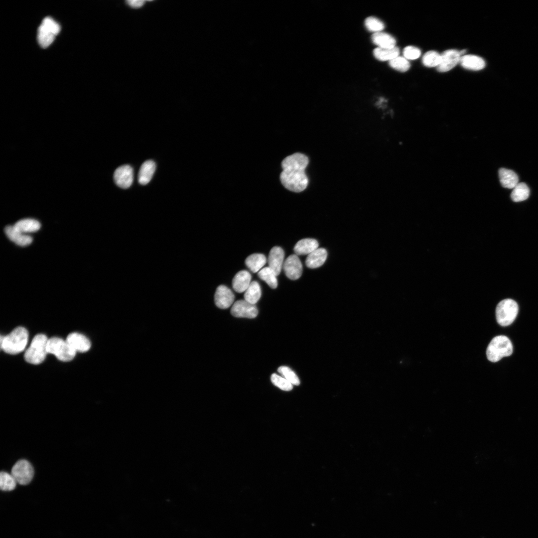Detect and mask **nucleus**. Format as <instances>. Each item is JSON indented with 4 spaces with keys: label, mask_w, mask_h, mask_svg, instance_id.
Returning <instances> with one entry per match:
<instances>
[{
    "label": "nucleus",
    "mask_w": 538,
    "mask_h": 538,
    "mask_svg": "<svg viewBox=\"0 0 538 538\" xmlns=\"http://www.w3.org/2000/svg\"><path fill=\"white\" fill-rule=\"evenodd\" d=\"M284 252L278 246L273 247L270 251L268 262L269 267L274 271L276 275L280 274L284 263Z\"/></svg>",
    "instance_id": "nucleus-14"
},
{
    "label": "nucleus",
    "mask_w": 538,
    "mask_h": 538,
    "mask_svg": "<svg viewBox=\"0 0 538 538\" xmlns=\"http://www.w3.org/2000/svg\"><path fill=\"white\" fill-rule=\"evenodd\" d=\"M14 227L23 233H31L38 231L40 228V223L33 219H24L17 222Z\"/></svg>",
    "instance_id": "nucleus-26"
},
{
    "label": "nucleus",
    "mask_w": 538,
    "mask_h": 538,
    "mask_svg": "<svg viewBox=\"0 0 538 538\" xmlns=\"http://www.w3.org/2000/svg\"><path fill=\"white\" fill-rule=\"evenodd\" d=\"M261 296V289L260 284L256 281H252L249 286L245 291L244 300L252 304H255Z\"/></svg>",
    "instance_id": "nucleus-27"
},
{
    "label": "nucleus",
    "mask_w": 538,
    "mask_h": 538,
    "mask_svg": "<svg viewBox=\"0 0 538 538\" xmlns=\"http://www.w3.org/2000/svg\"><path fill=\"white\" fill-rule=\"evenodd\" d=\"M156 168L155 162L152 160L144 162L140 166L138 174V181L141 185H146L151 180Z\"/></svg>",
    "instance_id": "nucleus-20"
},
{
    "label": "nucleus",
    "mask_w": 538,
    "mask_h": 538,
    "mask_svg": "<svg viewBox=\"0 0 538 538\" xmlns=\"http://www.w3.org/2000/svg\"><path fill=\"white\" fill-rule=\"evenodd\" d=\"M270 379L272 383L274 386L283 391H289L291 390L293 388L292 384L282 376L278 375L276 374H272L271 376Z\"/></svg>",
    "instance_id": "nucleus-33"
},
{
    "label": "nucleus",
    "mask_w": 538,
    "mask_h": 538,
    "mask_svg": "<svg viewBox=\"0 0 538 538\" xmlns=\"http://www.w3.org/2000/svg\"><path fill=\"white\" fill-rule=\"evenodd\" d=\"M235 296L231 290L224 285H219L216 289L214 301L216 306L221 309L229 308L233 303Z\"/></svg>",
    "instance_id": "nucleus-13"
},
{
    "label": "nucleus",
    "mask_w": 538,
    "mask_h": 538,
    "mask_svg": "<svg viewBox=\"0 0 538 538\" xmlns=\"http://www.w3.org/2000/svg\"><path fill=\"white\" fill-rule=\"evenodd\" d=\"M231 313L236 317L254 318L258 314V310L255 304H252L245 300L236 301L233 305Z\"/></svg>",
    "instance_id": "nucleus-9"
},
{
    "label": "nucleus",
    "mask_w": 538,
    "mask_h": 538,
    "mask_svg": "<svg viewBox=\"0 0 538 538\" xmlns=\"http://www.w3.org/2000/svg\"><path fill=\"white\" fill-rule=\"evenodd\" d=\"M60 25L50 17L44 18L37 30V41L42 48L48 47L60 31Z\"/></svg>",
    "instance_id": "nucleus-5"
},
{
    "label": "nucleus",
    "mask_w": 538,
    "mask_h": 538,
    "mask_svg": "<svg viewBox=\"0 0 538 538\" xmlns=\"http://www.w3.org/2000/svg\"><path fill=\"white\" fill-rule=\"evenodd\" d=\"M16 481L11 474L5 472L0 474V487L2 491H9L15 489Z\"/></svg>",
    "instance_id": "nucleus-30"
},
{
    "label": "nucleus",
    "mask_w": 538,
    "mask_h": 538,
    "mask_svg": "<svg viewBox=\"0 0 538 538\" xmlns=\"http://www.w3.org/2000/svg\"><path fill=\"white\" fill-rule=\"evenodd\" d=\"M114 179L116 184L120 188H129L134 179L133 168L129 165H124L118 167L114 172Z\"/></svg>",
    "instance_id": "nucleus-11"
},
{
    "label": "nucleus",
    "mask_w": 538,
    "mask_h": 538,
    "mask_svg": "<svg viewBox=\"0 0 538 538\" xmlns=\"http://www.w3.org/2000/svg\"><path fill=\"white\" fill-rule=\"evenodd\" d=\"M258 276L264 280L270 287L274 289L277 286L276 274L269 267L262 269L258 273Z\"/></svg>",
    "instance_id": "nucleus-29"
},
{
    "label": "nucleus",
    "mask_w": 538,
    "mask_h": 538,
    "mask_svg": "<svg viewBox=\"0 0 538 538\" xmlns=\"http://www.w3.org/2000/svg\"><path fill=\"white\" fill-rule=\"evenodd\" d=\"M389 64L393 68L401 72H405L410 67V64L406 59L399 56L390 60Z\"/></svg>",
    "instance_id": "nucleus-35"
},
{
    "label": "nucleus",
    "mask_w": 538,
    "mask_h": 538,
    "mask_svg": "<svg viewBox=\"0 0 538 538\" xmlns=\"http://www.w3.org/2000/svg\"><path fill=\"white\" fill-rule=\"evenodd\" d=\"M466 50L464 49V50H462L460 51H459V53H460V55H462V54H464L465 53H466Z\"/></svg>",
    "instance_id": "nucleus-38"
},
{
    "label": "nucleus",
    "mask_w": 538,
    "mask_h": 538,
    "mask_svg": "<svg viewBox=\"0 0 538 538\" xmlns=\"http://www.w3.org/2000/svg\"><path fill=\"white\" fill-rule=\"evenodd\" d=\"M399 53V49L396 46L387 48L377 47L373 51L375 58L381 61H390L398 57Z\"/></svg>",
    "instance_id": "nucleus-25"
},
{
    "label": "nucleus",
    "mask_w": 538,
    "mask_h": 538,
    "mask_svg": "<svg viewBox=\"0 0 538 538\" xmlns=\"http://www.w3.org/2000/svg\"><path fill=\"white\" fill-rule=\"evenodd\" d=\"M441 60V55L435 51L426 52L422 57L424 65L428 67H437Z\"/></svg>",
    "instance_id": "nucleus-31"
},
{
    "label": "nucleus",
    "mask_w": 538,
    "mask_h": 538,
    "mask_svg": "<svg viewBox=\"0 0 538 538\" xmlns=\"http://www.w3.org/2000/svg\"><path fill=\"white\" fill-rule=\"evenodd\" d=\"M403 54L405 58L414 60L418 58L420 56L421 51L416 47L408 46L404 49Z\"/></svg>",
    "instance_id": "nucleus-36"
},
{
    "label": "nucleus",
    "mask_w": 538,
    "mask_h": 538,
    "mask_svg": "<svg viewBox=\"0 0 538 538\" xmlns=\"http://www.w3.org/2000/svg\"><path fill=\"white\" fill-rule=\"evenodd\" d=\"M308 163V157L298 152L287 156L282 160L280 179L285 188L295 192H300L306 189L308 179L305 169Z\"/></svg>",
    "instance_id": "nucleus-1"
},
{
    "label": "nucleus",
    "mask_w": 538,
    "mask_h": 538,
    "mask_svg": "<svg viewBox=\"0 0 538 538\" xmlns=\"http://www.w3.org/2000/svg\"><path fill=\"white\" fill-rule=\"evenodd\" d=\"M499 177L502 186L504 188H514L519 183L518 175L510 169L500 168L499 170Z\"/></svg>",
    "instance_id": "nucleus-21"
},
{
    "label": "nucleus",
    "mask_w": 538,
    "mask_h": 538,
    "mask_svg": "<svg viewBox=\"0 0 538 538\" xmlns=\"http://www.w3.org/2000/svg\"><path fill=\"white\" fill-rule=\"evenodd\" d=\"M127 2L132 7L139 8L144 4L145 1L142 0H129L127 1Z\"/></svg>",
    "instance_id": "nucleus-37"
},
{
    "label": "nucleus",
    "mask_w": 538,
    "mask_h": 538,
    "mask_svg": "<svg viewBox=\"0 0 538 538\" xmlns=\"http://www.w3.org/2000/svg\"><path fill=\"white\" fill-rule=\"evenodd\" d=\"M28 338L27 330L22 327L13 329L9 334L0 337V348L9 354H16L25 348Z\"/></svg>",
    "instance_id": "nucleus-2"
},
{
    "label": "nucleus",
    "mask_w": 538,
    "mask_h": 538,
    "mask_svg": "<svg viewBox=\"0 0 538 538\" xmlns=\"http://www.w3.org/2000/svg\"><path fill=\"white\" fill-rule=\"evenodd\" d=\"M318 241L314 239H303L297 242L294 247L296 255H309L318 248Z\"/></svg>",
    "instance_id": "nucleus-19"
},
{
    "label": "nucleus",
    "mask_w": 538,
    "mask_h": 538,
    "mask_svg": "<svg viewBox=\"0 0 538 538\" xmlns=\"http://www.w3.org/2000/svg\"><path fill=\"white\" fill-rule=\"evenodd\" d=\"M460 63L464 68L474 71L481 70L485 66L484 59L474 55H466L461 57Z\"/></svg>",
    "instance_id": "nucleus-22"
},
{
    "label": "nucleus",
    "mask_w": 538,
    "mask_h": 538,
    "mask_svg": "<svg viewBox=\"0 0 538 538\" xmlns=\"http://www.w3.org/2000/svg\"><path fill=\"white\" fill-rule=\"evenodd\" d=\"M66 341L76 351L85 352L89 350L91 343L89 339L84 335L74 332L70 333L66 338Z\"/></svg>",
    "instance_id": "nucleus-16"
},
{
    "label": "nucleus",
    "mask_w": 538,
    "mask_h": 538,
    "mask_svg": "<svg viewBox=\"0 0 538 538\" xmlns=\"http://www.w3.org/2000/svg\"><path fill=\"white\" fill-rule=\"evenodd\" d=\"M267 262L266 256L262 254H253L248 256L245 260V264L254 273L259 272Z\"/></svg>",
    "instance_id": "nucleus-24"
},
{
    "label": "nucleus",
    "mask_w": 538,
    "mask_h": 538,
    "mask_svg": "<svg viewBox=\"0 0 538 538\" xmlns=\"http://www.w3.org/2000/svg\"><path fill=\"white\" fill-rule=\"evenodd\" d=\"M4 232L11 241L20 246H26L32 241L31 236L22 233L14 225L6 226L4 229Z\"/></svg>",
    "instance_id": "nucleus-15"
},
{
    "label": "nucleus",
    "mask_w": 538,
    "mask_h": 538,
    "mask_svg": "<svg viewBox=\"0 0 538 538\" xmlns=\"http://www.w3.org/2000/svg\"><path fill=\"white\" fill-rule=\"evenodd\" d=\"M460 58L459 51L455 49L445 51L441 55L440 62L437 67V70L445 72L451 70L460 62Z\"/></svg>",
    "instance_id": "nucleus-12"
},
{
    "label": "nucleus",
    "mask_w": 538,
    "mask_h": 538,
    "mask_svg": "<svg viewBox=\"0 0 538 538\" xmlns=\"http://www.w3.org/2000/svg\"><path fill=\"white\" fill-rule=\"evenodd\" d=\"M283 269L286 276L292 280L298 279L302 273V265L296 255H291L285 260Z\"/></svg>",
    "instance_id": "nucleus-10"
},
{
    "label": "nucleus",
    "mask_w": 538,
    "mask_h": 538,
    "mask_svg": "<svg viewBox=\"0 0 538 538\" xmlns=\"http://www.w3.org/2000/svg\"><path fill=\"white\" fill-rule=\"evenodd\" d=\"M48 339L42 334L36 335L33 339L30 345L24 354L25 361L32 364H39L45 359L47 351Z\"/></svg>",
    "instance_id": "nucleus-4"
},
{
    "label": "nucleus",
    "mask_w": 538,
    "mask_h": 538,
    "mask_svg": "<svg viewBox=\"0 0 538 538\" xmlns=\"http://www.w3.org/2000/svg\"><path fill=\"white\" fill-rule=\"evenodd\" d=\"M11 474L19 484L26 485L31 481L34 475V469L29 462L21 459L13 466Z\"/></svg>",
    "instance_id": "nucleus-8"
},
{
    "label": "nucleus",
    "mask_w": 538,
    "mask_h": 538,
    "mask_svg": "<svg viewBox=\"0 0 538 538\" xmlns=\"http://www.w3.org/2000/svg\"><path fill=\"white\" fill-rule=\"evenodd\" d=\"M513 351V345L506 336L499 335L493 338L486 350L487 359L492 362H497L504 357L510 356Z\"/></svg>",
    "instance_id": "nucleus-3"
},
{
    "label": "nucleus",
    "mask_w": 538,
    "mask_h": 538,
    "mask_svg": "<svg viewBox=\"0 0 538 538\" xmlns=\"http://www.w3.org/2000/svg\"><path fill=\"white\" fill-rule=\"evenodd\" d=\"M278 372L281 376L286 379L291 384L298 386L300 381L295 373L287 366H280L277 369Z\"/></svg>",
    "instance_id": "nucleus-32"
},
{
    "label": "nucleus",
    "mask_w": 538,
    "mask_h": 538,
    "mask_svg": "<svg viewBox=\"0 0 538 538\" xmlns=\"http://www.w3.org/2000/svg\"><path fill=\"white\" fill-rule=\"evenodd\" d=\"M365 25L369 31L375 33L381 31L385 27L382 21L373 16L368 17L365 19Z\"/></svg>",
    "instance_id": "nucleus-34"
},
{
    "label": "nucleus",
    "mask_w": 538,
    "mask_h": 538,
    "mask_svg": "<svg viewBox=\"0 0 538 538\" xmlns=\"http://www.w3.org/2000/svg\"><path fill=\"white\" fill-rule=\"evenodd\" d=\"M48 353L54 354L59 360L67 362L72 360L76 351L66 341L58 337L48 339L47 345Z\"/></svg>",
    "instance_id": "nucleus-7"
},
{
    "label": "nucleus",
    "mask_w": 538,
    "mask_h": 538,
    "mask_svg": "<svg viewBox=\"0 0 538 538\" xmlns=\"http://www.w3.org/2000/svg\"><path fill=\"white\" fill-rule=\"evenodd\" d=\"M371 38L373 42L380 48H387L396 46V41L394 37L385 32L380 31L374 33Z\"/></svg>",
    "instance_id": "nucleus-23"
},
{
    "label": "nucleus",
    "mask_w": 538,
    "mask_h": 538,
    "mask_svg": "<svg viewBox=\"0 0 538 538\" xmlns=\"http://www.w3.org/2000/svg\"><path fill=\"white\" fill-rule=\"evenodd\" d=\"M252 276L245 270L239 271L234 277L232 286L234 290L239 293L245 292L251 283Z\"/></svg>",
    "instance_id": "nucleus-17"
},
{
    "label": "nucleus",
    "mask_w": 538,
    "mask_h": 538,
    "mask_svg": "<svg viewBox=\"0 0 538 538\" xmlns=\"http://www.w3.org/2000/svg\"><path fill=\"white\" fill-rule=\"evenodd\" d=\"M327 257V251L318 248L308 255L305 260L306 266L310 269L320 267L325 263Z\"/></svg>",
    "instance_id": "nucleus-18"
},
{
    "label": "nucleus",
    "mask_w": 538,
    "mask_h": 538,
    "mask_svg": "<svg viewBox=\"0 0 538 538\" xmlns=\"http://www.w3.org/2000/svg\"><path fill=\"white\" fill-rule=\"evenodd\" d=\"M530 195V189L527 185L524 183H518L513 188L511 197L514 202H521L528 198Z\"/></svg>",
    "instance_id": "nucleus-28"
},
{
    "label": "nucleus",
    "mask_w": 538,
    "mask_h": 538,
    "mask_svg": "<svg viewBox=\"0 0 538 538\" xmlns=\"http://www.w3.org/2000/svg\"><path fill=\"white\" fill-rule=\"evenodd\" d=\"M518 310V305L515 300L507 298L501 301L496 308L497 322L502 326L510 325L516 319Z\"/></svg>",
    "instance_id": "nucleus-6"
}]
</instances>
